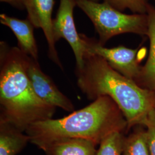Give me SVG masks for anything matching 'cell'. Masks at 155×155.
<instances>
[{
  "mask_svg": "<svg viewBox=\"0 0 155 155\" xmlns=\"http://www.w3.org/2000/svg\"><path fill=\"white\" fill-rule=\"evenodd\" d=\"M0 22L11 29L18 42V47L25 54L38 61V48L34 36V26L28 18L21 20L2 13Z\"/></svg>",
  "mask_w": 155,
  "mask_h": 155,
  "instance_id": "9c48e42d",
  "label": "cell"
},
{
  "mask_svg": "<svg viewBox=\"0 0 155 155\" xmlns=\"http://www.w3.org/2000/svg\"><path fill=\"white\" fill-rule=\"evenodd\" d=\"M125 131L127 123L122 111L110 98L102 96L64 117L36 122L25 133L30 142L40 148L56 140L71 138L86 139L99 145L111 134Z\"/></svg>",
  "mask_w": 155,
  "mask_h": 155,
  "instance_id": "3957f363",
  "label": "cell"
},
{
  "mask_svg": "<svg viewBox=\"0 0 155 155\" xmlns=\"http://www.w3.org/2000/svg\"><path fill=\"white\" fill-rule=\"evenodd\" d=\"M92 1H95V2H100V0H92Z\"/></svg>",
  "mask_w": 155,
  "mask_h": 155,
  "instance_id": "ac0fdd59",
  "label": "cell"
},
{
  "mask_svg": "<svg viewBox=\"0 0 155 155\" xmlns=\"http://www.w3.org/2000/svg\"><path fill=\"white\" fill-rule=\"evenodd\" d=\"M27 74L35 93L45 103L68 112L75 111L72 101L61 92L51 78L43 72L39 61L29 57Z\"/></svg>",
  "mask_w": 155,
  "mask_h": 155,
  "instance_id": "52a82bcc",
  "label": "cell"
},
{
  "mask_svg": "<svg viewBox=\"0 0 155 155\" xmlns=\"http://www.w3.org/2000/svg\"><path fill=\"white\" fill-rule=\"evenodd\" d=\"M75 1L94 25L101 45H105L111 38L124 33L147 36L148 22L147 13L127 15L104 1L102 3L92 0Z\"/></svg>",
  "mask_w": 155,
  "mask_h": 155,
  "instance_id": "277c9868",
  "label": "cell"
},
{
  "mask_svg": "<svg viewBox=\"0 0 155 155\" xmlns=\"http://www.w3.org/2000/svg\"><path fill=\"white\" fill-rule=\"evenodd\" d=\"M75 6V0H60L58 11L52 21V31L55 42L64 39L68 43L75 55L76 69H81L83 66L86 48L74 20L73 11Z\"/></svg>",
  "mask_w": 155,
  "mask_h": 155,
  "instance_id": "8992f818",
  "label": "cell"
},
{
  "mask_svg": "<svg viewBox=\"0 0 155 155\" xmlns=\"http://www.w3.org/2000/svg\"><path fill=\"white\" fill-rule=\"evenodd\" d=\"M8 122L0 121V155H16L26 147L28 135Z\"/></svg>",
  "mask_w": 155,
  "mask_h": 155,
  "instance_id": "7c38bea8",
  "label": "cell"
},
{
  "mask_svg": "<svg viewBox=\"0 0 155 155\" xmlns=\"http://www.w3.org/2000/svg\"><path fill=\"white\" fill-rule=\"evenodd\" d=\"M120 11L129 9L133 13L146 14L150 2L148 0H104Z\"/></svg>",
  "mask_w": 155,
  "mask_h": 155,
  "instance_id": "9a60e30c",
  "label": "cell"
},
{
  "mask_svg": "<svg viewBox=\"0 0 155 155\" xmlns=\"http://www.w3.org/2000/svg\"><path fill=\"white\" fill-rule=\"evenodd\" d=\"M143 127H145L146 140L150 155H155V108L148 114Z\"/></svg>",
  "mask_w": 155,
  "mask_h": 155,
  "instance_id": "2e32d148",
  "label": "cell"
},
{
  "mask_svg": "<svg viewBox=\"0 0 155 155\" xmlns=\"http://www.w3.org/2000/svg\"><path fill=\"white\" fill-rule=\"evenodd\" d=\"M154 107L155 108V105H154Z\"/></svg>",
  "mask_w": 155,
  "mask_h": 155,
  "instance_id": "d6986e66",
  "label": "cell"
},
{
  "mask_svg": "<svg viewBox=\"0 0 155 155\" xmlns=\"http://www.w3.org/2000/svg\"><path fill=\"white\" fill-rule=\"evenodd\" d=\"M25 9L28 13V19L35 28L43 30L48 44V55L56 65L63 70L59 58L52 31V14L54 0H23Z\"/></svg>",
  "mask_w": 155,
  "mask_h": 155,
  "instance_id": "ba28073f",
  "label": "cell"
},
{
  "mask_svg": "<svg viewBox=\"0 0 155 155\" xmlns=\"http://www.w3.org/2000/svg\"><path fill=\"white\" fill-rule=\"evenodd\" d=\"M75 74L78 86L87 99L94 101L107 96L116 104L127 120V130L143 126L154 107L155 91L140 87L99 56L86 52L83 67L75 69Z\"/></svg>",
  "mask_w": 155,
  "mask_h": 155,
  "instance_id": "7a4b0ae2",
  "label": "cell"
},
{
  "mask_svg": "<svg viewBox=\"0 0 155 155\" xmlns=\"http://www.w3.org/2000/svg\"><path fill=\"white\" fill-rule=\"evenodd\" d=\"M154 1H155V0H154Z\"/></svg>",
  "mask_w": 155,
  "mask_h": 155,
  "instance_id": "ffe728a7",
  "label": "cell"
},
{
  "mask_svg": "<svg viewBox=\"0 0 155 155\" xmlns=\"http://www.w3.org/2000/svg\"><path fill=\"white\" fill-rule=\"evenodd\" d=\"M97 145L89 140L71 138L56 140L40 149L46 155H96Z\"/></svg>",
  "mask_w": 155,
  "mask_h": 155,
  "instance_id": "8fae6325",
  "label": "cell"
},
{
  "mask_svg": "<svg viewBox=\"0 0 155 155\" xmlns=\"http://www.w3.org/2000/svg\"><path fill=\"white\" fill-rule=\"evenodd\" d=\"M125 137L120 132L111 134L99 144L96 155H122Z\"/></svg>",
  "mask_w": 155,
  "mask_h": 155,
  "instance_id": "5bb4252c",
  "label": "cell"
},
{
  "mask_svg": "<svg viewBox=\"0 0 155 155\" xmlns=\"http://www.w3.org/2000/svg\"><path fill=\"white\" fill-rule=\"evenodd\" d=\"M29 57L18 47L0 42V121L23 132L36 122L52 118L56 110L33 90L27 74Z\"/></svg>",
  "mask_w": 155,
  "mask_h": 155,
  "instance_id": "6da1fadb",
  "label": "cell"
},
{
  "mask_svg": "<svg viewBox=\"0 0 155 155\" xmlns=\"http://www.w3.org/2000/svg\"><path fill=\"white\" fill-rule=\"evenodd\" d=\"M132 132L125 137L122 155H150L143 126L134 127Z\"/></svg>",
  "mask_w": 155,
  "mask_h": 155,
  "instance_id": "4fadbf2b",
  "label": "cell"
},
{
  "mask_svg": "<svg viewBox=\"0 0 155 155\" xmlns=\"http://www.w3.org/2000/svg\"><path fill=\"white\" fill-rule=\"evenodd\" d=\"M148 33L150 40V51L147 61L141 67L136 83L140 87L155 91V7L149 4L147 8Z\"/></svg>",
  "mask_w": 155,
  "mask_h": 155,
  "instance_id": "30bf717a",
  "label": "cell"
},
{
  "mask_svg": "<svg viewBox=\"0 0 155 155\" xmlns=\"http://www.w3.org/2000/svg\"><path fill=\"white\" fill-rule=\"evenodd\" d=\"M0 1L7 3L20 10H23L25 9L23 0H0Z\"/></svg>",
  "mask_w": 155,
  "mask_h": 155,
  "instance_id": "e0dca14e",
  "label": "cell"
},
{
  "mask_svg": "<svg viewBox=\"0 0 155 155\" xmlns=\"http://www.w3.org/2000/svg\"><path fill=\"white\" fill-rule=\"evenodd\" d=\"M80 36L86 52L102 58L114 70L136 82L142 67L139 58L140 46L135 49L122 45L107 48L101 45L98 40L89 38L83 33H80Z\"/></svg>",
  "mask_w": 155,
  "mask_h": 155,
  "instance_id": "5b68a950",
  "label": "cell"
}]
</instances>
